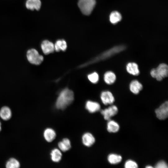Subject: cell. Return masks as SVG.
Wrapping results in <instances>:
<instances>
[{"label": "cell", "mask_w": 168, "mask_h": 168, "mask_svg": "<svg viewBox=\"0 0 168 168\" xmlns=\"http://www.w3.org/2000/svg\"><path fill=\"white\" fill-rule=\"evenodd\" d=\"M58 146L61 150L66 152L71 148V143L68 139L65 138L58 143Z\"/></svg>", "instance_id": "cell-17"}, {"label": "cell", "mask_w": 168, "mask_h": 168, "mask_svg": "<svg viewBox=\"0 0 168 168\" xmlns=\"http://www.w3.org/2000/svg\"><path fill=\"white\" fill-rule=\"evenodd\" d=\"M41 48L45 54H48L54 52V44L52 42L45 40L43 41L41 45Z\"/></svg>", "instance_id": "cell-9"}, {"label": "cell", "mask_w": 168, "mask_h": 168, "mask_svg": "<svg viewBox=\"0 0 168 168\" xmlns=\"http://www.w3.org/2000/svg\"><path fill=\"white\" fill-rule=\"evenodd\" d=\"M74 99L73 92L68 88L63 90L59 93L56 102L57 109L63 110L71 104Z\"/></svg>", "instance_id": "cell-1"}, {"label": "cell", "mask_w": 168, "mask_h": 168, "mask_svg": "<svg viewBox=\"0 0 168 168\" xmlns=\"http://www.w3.org/2000/svg\"><path fill=\"white\" fill-rule=\"evenodd\" d=\"M102 103L105 105L111 104L114 101V98L111 92L108 91H102L100 95Z\"/></svg>", "instance_id": "cell-8"}, {"label": "cell", "mask_w": 168, "mask_h": 168, "mask_svg": "<svg viewBox=\"0 0 168 168\" xmlns=\"http://www.w3.org/2000/svg\"><path fill=\"white\" fill-rule=\"evenodd\" d=\"M151 76L158 81H161L167 77L168 74V67L164 63L160 64L156 68H153L150 72Z\"/></svg>", "instance_id": "cell-3"}, {"label": "cell", "mask_w": 168, "mask_h": 168, "mask_svg": "<svg viewBox=\"0 0 168 168\" xmlns=\"http://www.w3.org/2000/svg\"><path fill=\"white\" fill-rule=\"evenodd\" d=\"M122 157L119 155L114 154H110L108 157V160L111 164H116L120 162L122 160Z\"/></svg>", "instance_id": "cell-24"}, {"label": "cell", "mask_w": 168, "mask_h": 168, "mask_svg": "<svg viewBox=\"0 0 168 168\" xmlns=\"http://www.w3.org/2000/svg\"><path fill=\"white\" fill-rule=\"evenodd\" d=\"M20 164L19 161L14 158H10L7 162L5 166L7 168H18Z\"/></svg>", "instance_id": "cell-23"}, {"label": "cell", "mask_w": 168, "mask_h": 168, "mask_svg": "<svg viewBox=\"0 0 168 168\" xmlns=\"http://www.w3.org/2000/svg\"><path fill=\"white\" fill-rule=\"evenodd\" d=\"M155 113L157 117L160 120L166 119L168 116V102L166 101L162 104L156 110Z\"/></svg>", "instance_id": "cell-6"}, {"label": "cell", "mask_w": 168, "mask_h": 168, "mask_svg": "<svg viewBox=\"0 0 168 168\" xmlns=\"http://www.w3.org/2000/svg\"><path fill=\"white\" fill-rule=\"evenodd\" d=\"M156 168H167V163L164 161H161L157 163L155 165Z\"/></svg>", "instance_id": "cell-27"}, {"label": "cell", "mask_w": 168, "mask_h": 168, "mask_svg": "<svg viewBox=\"0 0 168 168\" xmlns=\"http://www.w3.org/2000/svg\"><path fill=\"white\" fill-rule=\"evenodd\" d=\"M126 69L129 73L133 75L137 76L139 74L138 66L135 63H128L126 65Z\"/></svg>", "instance_id": "cell-14"}, {"label": "cell", "mask_w": 168, "mask_h": 168, "mask_svg": "<svg viewBox=\"0 0 168 168\" xmlns=\"http://www.w3.org/2000/svg\"><path fill=\"white\" fill-rule=\"evenodd\" d=\"M12 112L11 109L8 106H4L0 110V117L3 120L7 121L11 119Z\"/></svg>", "instance_id": "cell-13"}, {"label": "cell", "mask_w": 168, "mask_h": 168, "mask_svg": "<svg viewBox=\"0 0 168 168\" xmlns=\"http://www.w3.org/2000/svg\"><path fill=\"white\" fill-rule=\"evenodd\" d=\"M44 137L46 141L48 142H51L55 138L56 133L53 129L47 128L44 131Z\"/></svg>", "instance_id": "cell-16"}, {"label": "cell", "mask_w": 168, "mask_h": 168, "mask_svg": "<svg viewBox=\"0 0 168 168\" xmlns=\"http://www.w3.org/2000/svg\"><path fill=\"white\" fill-rule=\"evenodd\" d=\"M83 144L87 147L92 146L95 142V139L93 135L89 133H84L82 136Z\"/></svg>", "instance_id": "cell-11"}, {"label": "cell", "mask_w": 168, "mask_h": 168, "mask_svg": "<svg viewBox=\"0 0 168 168\" xmlns=\"http://www.w3.org/2000/svg\"><path fill=\"white\" fill-rule=\"evenodd\" d=\"M86 109L91 113H94L100 110V106L97 102L88 100L85 105Z\"/></svg>", "instance_id": "cell-12"}, {"label": "cell", "mask_w": 168, "mask_h": 168, "mask_svg": "<svg viewBox=\"0 0 168 168\" xmlns=\"http://www.w3.org/2000/svg\"><path fill=\"white\" fill-rule=\"evenodd\" d=\"M104 79L106 84L110 85L113 84L115 82L116 76L113 72L111 71H108L105 73Z\"/></svg>", "instance_id": "cell-18"}, {"label": "cell", "mask_w": 168, "mask_h": 168, "mask_svg": "<svg viewBox=\"0 0 168 168\" xmlns=\"http://www.w3.org/2000/svg\"><path fill=\"white\" fill-rule=\"evenodd\" d=\"M25 5L29 10L38 11L41 8V2L40 0H26Z\"/></svg>", "instance_id": "cell-10"}, {"label": "cell", "mask_w": 168, "mask_h": 168, "mask_svg": "<svg viewBox=\"0 0 168 168\" xmlns=\"http://www.w3.org/2000/svg\"><path fill=\"white\" fill-rule=\"evenodd\" d=\"M107 124V130L110 133H116L119 128V124L114 120H109Z\"/></svg>", "instance_id": "cell-20"}, {"label": "cell", "mask_w": 168, "mask_h": 168, "mask_svg": "<svg viewBox=\"0 0 168 168\" xmlns=\"http://www.w3.org/2000/svg\"><path fill=\"white\" fill-rule=\"evenodd\" d=\"M26 57L28 61L31 63L36 65L40 64L44 60L42 55L34 49L28 50L26 53Z\"/></svg>", "instance_id": "cell-5"}, {"label": "cell", "mask_w": 168, "mask_h": 168, "mask_svg": "<svg viewBox=\"0 0 168 168\" xmlns=\"http://www.w3.org/2000/svg\"><path fill=\"white\" fill-rule=\"evenodd\" d=\"M87 77L89 80L92 83H96L99 81V75L96 72L89 74Z\"/></svg>", "instance_id": "cell-25"}, {"label": "cell", "mask_w": 168, "mask_h": 168, "mask_svg": "<svg viewBox=\"0 0 168 168\" xmlns=\"http://www.w3.org/2000/svg\"><path fill=\"white\" fill-rule=\"evenodd\" d=\"M124 167L125 168H136L138 167V165L134 161L131 160H128L125 162Z\"/></svg>", "instance_id": "cell-26"}, {"label": "cell", "mask_w": 168, "mask_h": 168, "mask_svg": "<svg viewBox=\"0 0 168 168\" xmlns=\"http://www.w3.org/2000/svg\"><path fill=\"white\" fill-rule=\"evenodd\" d=\"M146 167L147 168H153V167L151 166H147Z\"/></svg>", "instance_id": "cell-28"}, {"label": "cell", "mask_w": 168, "mask_h": 168, "mask_svg": "<svg viewBox=\"0 0 168 168\" xmlns=\"http://www.w3.org/2000/svg\"><path fill=\"white\" fill-rule=\"evenodd\" d=\"M54 47V50L56 51H64L67 48L66 42L63 40H58L55 43Z\"/></svg>", "instance_id": "cell-21"}, {"label": "cell", "mask_w": 168, "mask_h": 168, "mask_svg": "<svg viewBox=\"0 0 168 168\" xmlns=\"http://www.w3.org/2000/svg\"><path fill=\"white\" fill-rule=\"evenodd\" d=\"M52 160L55 162H59L61 159L62 154L61 151L58 149L53 150L50 153Z\"/></svg>", "instance_id": "cell-22"}, {"label": "cell", "mask_w": 168, "mask_h": 168, "mask_svg": "<svg viewBox=\"0 0 168 168\" xmlns=\"http://www.w3.org/2000/svg\"><path fill=\"white\" fill-rule=\"evenodd\" d=\"M142 85L141 83L137 80L132 81L129 85L130 91L133 94H138L142 89Z\"/></svg>", "instance_id": "cell-15"}, {"label": "cell", "mask_w": 168, "mask_h": 168, "mask_svg": "<svg viewBox=\"0 0 168 168\" xmlns=\"http://www.w3.org/2000/svg\"><path fill=\"white\" fill-rule=\"evenodd\" d=\"M2 129V126H1V122H0V131H1Z\"/></svg>", "instance_id": "cell-29"}, {"label": "cell", "mask_w": 168, "mask_h": 168, "mask_svg": "<svg viewBox=\"0 0 168 168\" xmlns=\"http://www.w3.org/2000/svg\"><path fill=\"white\" fill-rule=\"evenodd\" d=\"M118 112V108L114 105L101 111V113L104 116V119L108 120H110L111 118L116 115Z\"/></svg>", "instance_id": "cell-7"}, {"label": "cell", "mask_w": 168, "mask_h": 168, "mask_svg": "<svg viewBox=\"0 0 168 168\" xmlns=\"http://www.w3.org/2000/svg\"><path fill=\"white\" fill-rule=\"evenodd\" d=\"M122 19L121 14L118 12L114 11L112 12L109 16L110 22L113 24H116L120 21Z\"/></svg>", "instance_id": "cell-19"}, {"label": "cell", "mask_w": 168, "mask_h": 168, "mask_svg": "<svg viewBox=\"0 0 168 168\" xmlns=\"http://www.w3.org/2000/svg\"><path fill=\"white\" fill-rule=\"evenodd\" d=\"M125 48V46L124 45H119L114 47L103 52L91 61L82 64L80 66V68L83 67L90 64L109 58L123 51Z\"/></svg>", "instance_id": "cell-2"}, {"label": "cell", "mask_w": 168, "mask_h": 168, "mask_svg": "<svg viewBox=\"0 0 168 168\" xmlns=\"http://www.w3.org/2000/svg\"><path fill=\"white\" fill-rule=\"evenodd\" d=\"M96 4V0H79L78 5L83 14L88 15L92 12Z\"/></svg>", "instance_id": "cell-4"}]
</instances>
